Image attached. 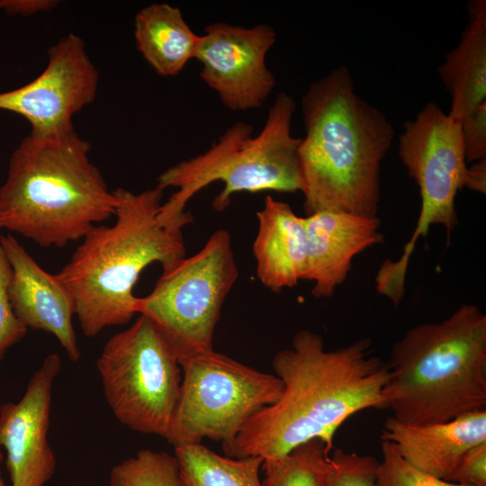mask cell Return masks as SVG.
<instances>
[{"instance_id":"15","label":"cell","mask_w":486,"mask_h":486,"mask_svg":"<svg viewBox=\"0 0 486 486\" xmlns=\"http://www.w3.org/2000/svg\"><path fill=\"white\" fill-rule=\"evenodd\" d=\"M307 268L316 298L331 297L351 270L356 256L383 242L381 220L341 212L321 211L304 217Z\"/></svg>"},{"instance_id":"18","label":"cell","mask_w":486,"mask_h":486,"mask_svg":"<svg viewBox=\"0 0 486 486\" xmlns=\"http://www.w3.org/2000/svg\"><path fill=\"white\" fill-rule=\"evenodd\" d=\"M468 22L457 46L438 67L451 96L448 116L461 122L486 102V1L467 3Z\"/></svg>"},{"instance_id":"7","label":"cell","mask_w":486,"mask_h":486,"mask_svg":"<svg viewBox=\"0 0 486 486\" xmlns=\"http://www.w3.org/2000/svg\"><path fill=\"white\" fill-rule=\"evenodd\" d=\"M399 157L418 185L421 208L400 256L385 260L375 276L377 292L395 306L404 296L409 262L418 239L426 238L433 225L443 226L449 237L458 224L455 197L464 188L467 168L461 123L436 104H427L414 120L405 122Z\"/></svg>"},{"instance_id":"4","label":"cell","mask_w":486,"mask_h":486,"mask_svg":"<svg viewBox=\"0 0 486 486\" xmlns=\"http://www.w3.org/2000/svg\"><path fill=\"white\" fill-rule=\"evenodd\" d=\"M75 130L27 135L0 187V230L39 246L62 248L114 216L116 197Z\"/></svg>"},{"instance_id":"5","label":"cell","mask_w":486,"mask_h":486,"mask_svg":"<svg viewBox=\"0 0 486 486\" xmlns=\"http://www.w3.org/2000/svg\"><path fill=\"white\" fill-rule=\"evenodd\" d=\"M387 365V409L402 423H443L486 410V315L464 304L440 322L410 328Z\"/></svg>"},{"instance_id":"29","label":"cell","mask_w":486,"mask_h":486,"mask_svg":"<svg viewBox=\"0 0 486 486\" xmlns=\"http://www.w3.org/2000/svg\"><path fill=\"white\" fill-rule=\"evenodd\" d=\"M464 187L480 193H486V158L467 166Z\"/></svg>"},{"instance_id":"30","label":"cell","mask_w":486,"mask_h":486,"mask_svg":"<svg viewBox=\"0 0 486 486\" xmlns=\"http://www.w3.org/2000/svg\"><path fill=\"white\" fill-rule=\"evenodd\" d=\"M3 459H4L3 450L0 447V486H5L4 480L2 479V476H1V464H2Z\"/></svg>"},{"instance_id":"22","label":"cell","mask_w":486,"mask_h":486,"mask_svg":"<svg viewBox=\"0 0 486 486\" xmlns=\"http://www.w3.org/2000/svg\"><path fill=\"white\" fill-rule=\"evenodd\" d=\"M109 485L180 486L176 459L166 452L140 450L112 468Z\"/></svg>"},{"instance_id":"26","label":"cell","mask_w":486,"mask_h":486,"mask_svg":"<svg viewBox=\"0 0 486 486\" xmlns=\"http://www.w3.org/2000/svg\"><path fill=\"white\" fill-rule=\"evenodd\" d=\"M466 164L486 158V102L478 105L461 122Z\"/></svg>"},{"instance_id":"19","label":"cell","mask_w":486,"mask_h":486,"mask_svg":"<svg viewBox=\"0 0 486 486\" xmlns=\"http://www.w3.org/2000/svg\"><path fill=\"white\" fill-rule=\"evenodd\" d=\"M134 37L150 67L162 76H173L194 58L201 35L192 31L179 8L160 3L138 12Z\"/></svg>"},{"instance_id":"16","label":"cell","mask_w":486,"mask_h":486,"mask_svg":"<svg viewBox=\"0 0 486 486\" xmlns=\"http://www.w3.org/2000/svg\"><path fill=\"white\" fill-rule=\"evenodd\" d=\"M381 439L392 443L413 467L446 481L469 449L486 442V410L428 425H409L389 417Z\"/></svg>"},{"instance_id":"3","label":"cell","mask_w":486,"mask_h":486,"mask_svg":"<svg viewBox=\"0 0 486 486\" xmlns=\"http://www.w3.org/2000/svg\"><path fill=\"white\" fill-rule=\"evenodd\" d=\"M113 193L114 222L89 230L57 274L73 295L86 338L130 321L137 314L133 288L141 272L153 263L162 273L169 271L186 253L182 231L186 224L165 222L159 216L161 188Z\"/></svg>"},{"instance_id":"17","label":"cell","mask_w":486,"mask_h":486,"mask_svg":"<svg viewBox=\"0 0 486 486\" xmlns=\"http://www.w3.org/2000/svg\"><path fill=\"white\" fill-rule=\"evenodd\" d=\"M257 231L252 250L259 282L273 292L296 286L307 268L304 217L284 202L266 195L256 212Z\"/></svg>"},{"instance_id":"14","label":"cell","mask_w":486,"mask_h":486,"mask_svg":"<svg viewBox=\"0 0 486 486\" xmlns=\"http://www.w3.org/2000/svg\"><path fill=\"white\" fill-rule=\"evenodd\" d=\"M11 267L8 295L17 319L29 329L54 336L68 358L81 356L73 327L72 293L58 277L44 270L12 234L0 235Z\"/></svg>"},{"instance_id":"6","label":"cell","mask_w":486,"mask_h":486,"mask_svg":"<svg viewBox=\"0 0 486 486\" xmlns=\"http://www.w3.org/2000/svg\"><path fill=\"white\" fill-rule=\"evenodd\" d=\"M295 108L293 99L281 92L257 135H253L252 125L236 122L205 152L166 169L157 186L163 191L176 188V192L161 204L160 218L169 222L190 220L193 215L185 210L188 202L217 181L224 185L212 202L218 212L230 206L236 193L302 192V139L291 133Z\"/></svg>"},{"instance_id":"24","label":"cell","mask_w":486,"mask_h":486,"mask_svg":"<svg viewBox=\"0 0 486 486\" xmlns=\"http://www.w3.org/2000/svg\"><path fill=\"white\" fill-rule=\"evenodd\" d=\"M379 464L371 455L336 449L330 455L328 486H378Z\"/></svg>"},{"instance_id":"27","label":"cell","mask_w":486,"mask_h":486,"mask_svg":"<svg viewBox=\"0 0 486 486\" xmlns=\"http://www.w3.org/2000/svg\"><path fill=\"white\" fill-rule=\"evenodd\" d=\"M446 481L465 486H486V442L469 449Z\"/></svg>"},{"instance_id":"20","label":"cell","mask_w":486,"mask_h":486,"mask_svg":"<svg viewBox=\"0 0 486 486\" xmlns=\"http://www.w3.org/2000/svg\"><path fill=\"white\" fill-rule=\"evenodd\" d=\"M174 448L180 486H263L260 457L223 456L202 443Z\"/></svg>"},{"instance_id":"9","label":"cell","mask_w":486,"mask_h":486,"mask_svg":"<svg viewBox=\"0 0 486 486\" xmlns=\"http://www.w3.org/2000/svg\"><path fill=\"white\" fill-rule=\"evenodd\" d=\"M182 382L165 439L174 447L204 438L230 445L246 423L274 403L283 382L214 349L179 361Z\"/></svg>"},{"instance_id":"10","label":"cell","mask_w":486,"mask_h":486,"mask_svg":"<svg viewBox=\"0 0 486 486\" xmlns=\"http://www.w3.org/2000/svg\"><path fill=\"white\" fill-rule=\"evenodd\" d=\"M96 367L117 420L135 432L165 438L179 398L182 369L155 324L139 315L108 339Z\"/></svg>"},{"instance_id":"13","label":"cell","mask_w":486,"mask_h":486,"mask_svg":"<svg viewBox=\"0 0 486 486\" xmlns=\"http://www.w3.org/2000/svg\"><path fill=\"white\" fill-rule=\"evenodd\" d=\"M60 370L59 356L48 355L21 400L0 407V447L6 453L11 486H44L55 472L48 433L52 386Z\"/></svg>"},{"instance_id":"28","label":"cell","mask_w":486,"mask_h":486,"mask_svg":"<svg viewBox=\"0 0 486 486\" xmlns=\"http://www.w3.org/2000/svg\"><path fill=\"white\" fill-rule=\"evenodd\" d=\"M57 4L55 0H0V9L10 14L32 15L50 11Z\"/></svg>"},{"instance_id":"23","label":"cell","mask_w":486,"mask_h":486,"mask_svg":"<svg viewBox=\"0 0 486 486\" xmlns=\"http://www.w3.org/2000/svg\"><path fill=\"white\" fill-rule=\"evenodd\" d=\"M382 461L379 464L378 486H465L436 478L407 463L396 446L382 440Z\"/></svg>"},{"instance_id":"1","label":"cell","mask_w":486,"mask_h":486,"mask_svg":"<svg viewBox=\"0 0 486 486\" xmlns=\"http://www.w3.org/2000/svg\"><path fill=\"white\" fill-rule=\"evenodd\" d=\"M272 366L283 382L281 396L222 447L227 456L275 458L316 438L332 450L336 431L349 417L387 409L388 365L368 338L328 350L322 336L301 329L291 347L276 353Z\"/></svg>"},{"instance_id":"8","label":"cell","mask_w":486,"mask_h":486,"mask_svg":"<svg viewBox=\"0 0 486 486\" xmlns=\"http://www.w3.org/2000/svg\"><path fill=\"white\" fill-rule=\"evenodd\" d=\"M238 277L230 233L216 230L196 254L162 273L148 295L137 297L136 313L155 324L178 362L211 351L224 302Z\"/></svg>"},{"instance_id":"2","label":"cell","mask_w":486,"mask_h":486,"mask_svg":"<svg viewBox=\"0 0 486 486\" xmlns=\"http://www.w3.org/2000/svg\"><path fill=\"white\" fill-rule=\"evenodd\" d=\"M302 112L306 133L299 157L306 213L376 217L381 163L394 136L391 122L356 94L346 66L310 86Z\"/></svg>"},{"instance_id":"11","label":"cell","mask_w":486,"mask_h":486,"mask_svg":"<svg viewBox=\"0 0 486 486\" xmlns=\"http://www.w3.org/2000/svg\"><path fill=\"white\" fill-rule=\"evenodd\" d=\"M48 56L47 67L35 79L0 93V110L24 117L36 135L74 130L73 116L94 101L99 83V72L79 36L61 37Z\"/></svg>"},{"instance_id":"25","label":"cell","mask_w":486,"mask_h":486,"mask_svg":"<svg viewBox=\"0 0 486 486\" xmlns=\"http://www.w3.org/2000/svg\"><path fill=\"white\" fill-rule=\"evenodd\" d=\"M11 267L0 245V359L26 335L28 328L17 319L8 295Z\"/></svg>"},{"instance_id":"21","label":"cell","mask_w":486,"mask_h":486,"mask_svg":"<svg viewBox=\"0 0 486 486\" xmlns=\"http://www.w3.org/2000/svg\"><path fill=\"white\" fill-rule=\"evenodd\" d=\"M330 452L323 440L316 438L264 460L263 486H328Z\"/></svg>"},{"instance_id":"12","label":"cell","mask_w":486,"mask_h":486,"mask_svg":"<svg viewBox=\"0 0 486 486\" xmlns=\"http://www.w3.org/2000/svg\"><path fill=\"white\" fill-rule=\"evenodd\" d=\"M276 40L267 23L247 28L227 22L208 24L194 58L202 64L201 78L236 112L262 106L275 86L266 57Z\"/></svg>"}]
</instances>
